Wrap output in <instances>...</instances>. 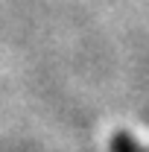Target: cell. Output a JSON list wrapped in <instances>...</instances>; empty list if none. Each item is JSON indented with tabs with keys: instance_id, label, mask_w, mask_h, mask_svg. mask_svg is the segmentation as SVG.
<instances>
[{
	"instance_id": "1",
	"label": "cell",
	"mask_w": 149,
	"mask_h": 152,
	"mask_svg": "<svg viewBox=\"0 0 149 152\" xmlns=\"http://www.w3.org/2000/svg\"><path fill=\"white\" fill-rule=\"evenodd\" d=\"M111 152H149V149H143L140 143H134L126 132H117L111 137Z\"/></svg>"
}]
</instances>
